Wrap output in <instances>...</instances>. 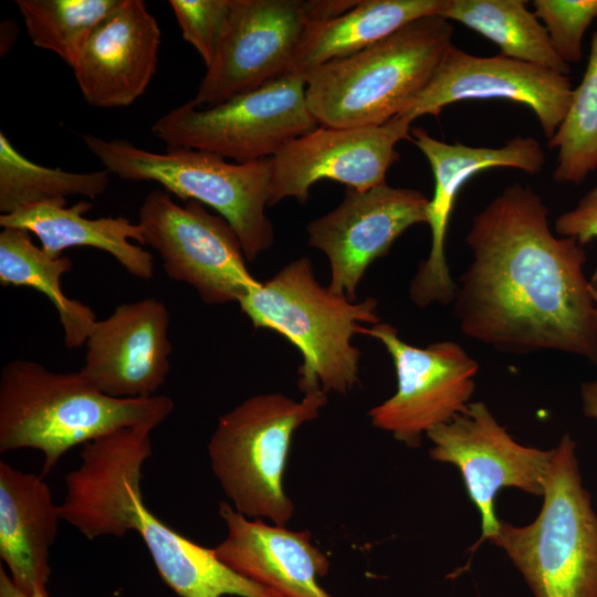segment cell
Here are the masks:
<instances>
[{
	"label": "cell",
	"mask_w": 597,
	"mask_h": 597,
	"mask_svg": "<svg viewBox=\"0 0 597 597\" xmlns=\"http://www.w3.org/2000/svg\"><path fill=\"white\" fill-rule=\"evenodd\" d=\"M353 0H232L227 32L193 104L217 106L287 76L310 28L353 8Z\"/></svg>",
	"instance_id": "10"
},
{
	"label": "cell",
	"mask_w": 597,
	"mask_h": 597,
	"mask_svg": "<svg viewBox=\"0 0 597 597\" xmlns=\"http://www.w3.org/2000/svg\"><path fill=\"white\" fill-rule=\"evenodd\" d=\"M358 334L385 346L397 377L396 392L368 412L374 427L416 448L422 434L449 422L470 404L480 366L460 344L442 341L412 346L394 326L380 322L359 326Z\"/></svg>",
	"instance_id": "12"
},
{
	"label": "cell",
	"mask_w": 597,
	"mask_h": 597,
	"mask_svg": "<svg viewBox=\"0 0 597 597\" xmlns=\"http://www.w3.org/2000/svg\"><path fill=\"white\" fill-rule=\"evenodd\" d=\"M168 326V310L155 297L118 305L94 324L81 374L114 398L155 396L170 370Z\"/></svg>",
	"instance_id": "18"
},
{
	"label": "cell",
	"mask_w": 597,
	"mask_h": 597,
	"mask_svg": "<svg viewBox=\"0 0 597 597\" xmlns=\"http://www.w3.org/2000/svg\"><path fill=\"white\" fill-rule=\"evenodd\" d=\"M168 3L184 40L210 66L227 32L232 0H169Z\"/></svg>",
	"instance_id": "30"
},
{
	"label": "cell",
	"mask_w": 597,
	"mask_h": 597,
	"mask_svg": "<svg viewBox=\"0 0 597 597\" xmlns=\"http://www.w3.org/2000/svg\"><path fill=\"white\" fill-rule=\"evenodd\" d=\"M450 21L417 19L367 49L306 76V104L325 127H367L396 117L428 84L452 45Z\"/></svg>",
	"instance_id": "5"
},
{
	"label": "cell",
	"mask_w": 597,
	"mask_h": 597,
	"mask_svg": "<svg viewBox=\"0 0 597 597\" xmlns=\"http://www.w3.org/2000/svg\"><path fill=\"white\" fill-rule=\"evenodd\" d=\"M523 0H446L438 15L459 22L495 43L501 55L568 75L570 65Z\"/></svg>",
	"instance_id": "24"
},
{
	"label": "cell",
	"mask_w": 597,
	"mask_h": 597,
	"mask_svg": "<svg viewBox=\"0 0 597 597\" xmlns=\"http://www.w3.org/2000/svg\"><path fill=\"white\" fill-rule=\"evenodd\" d=\"M532 6L558 56L568 65L580 62L584 34L597 18V0H534Z\"/></svg>",
	"instance_id": "29"
},
{
	"label": "cell",
	"mask_w": 597,
	"mask_h": 597,
	"mask_svg": "<svg viewBox=\"0 0 597 597\" xmlns=\"http://www.w3.org/2000/svg\"><path fill=\"white\" fill-rule=\"evenodd\" d=\"M306 81L287 75L217 106L192 100L151 126L167 147L198 149L234 163L271 158L291 140L315 129L305 97Z\"/></svg>",
	"instance_id": "9"
},
{
	"label": "cell",
	"mask_w": 597,
	"mask_h": 597,
	"mask_svg": "<svg viewBox=\"0 0 597 597\" xmlns=\"http://www.w3.org/2000/svg\"><path fill=\"white\" fill-rule=\"evenodd\" d=\"M109 182L104 170L71 172L29 160L0 133V211L8 214L22 206L39 202H67L69 196L96 198Z\"/></svg>",
	"instance_id": "26"
},
{
	"label": "cell",
	"mask_w": 597,
	"mask_h": 597,
	"mask_svg": "<svg viewBox=\"0 0 597 597\" xmlns=\"http://www.w3.org/2000/svg\"><path fill=\"white\" fill-rule=\"evenodd\" d=\"M325 404L322 389L304 394L300 401L280 392L260 394L219 418L208 455L235 511L286 526L294 513L283 488L292 438Z\"/></svg>",
	"instance_id": "8"
},
{
	"label": "cell",
	"mask_w": 597,
	"mask_h": 597,
	"mask_svg": "<svg viewBox=\"0 0 597 597\" xmlns=\"http://www.w3.org/2000/svg\"><path fill=\"white\" fill-rule=\"evenodd\" d=\"M429 198L417 189L387 184L365 191L347 189L343 201L307 227V243L329 262L328 287L356 301L367 268L385 256L410 227L427 223Z\"/></svg>",
	"instance_id": "17"
},
{
	"label": "cell",
	"mask_w": 597,
	"mask_h": 597,
	"mask_svg": "<svg viewBox=\"0 0 597 597\" xmlns=\"http://www.w3.org/2000/svg\"><path fill=\"white\" fill-rule=\"evenodd\" d=\"M433 443L432 460L455 465L481 516L483 540L499 530L495 498L503 488L543 496L554 449L516 442L482 401L470 402L449 422L426 434Z\"/></svg>",
	"instance_id": "13"
},
{
	"label": "cell",
	"mask_w": 597,
	"mask_h": 597,
	"mask_svg": "<svg viewBox=\"0 0 597 597\" xmlns=\"http://www.w3.org/2000/svg\"><path fill=\"white\" fill-rule=\"evenodd\" d=\"M238 303L255 328L275 331L300 350L302 392L346 394L358 383L360 350L353 337L362 323H379L375 298L350 301L322 286L304 256L249 289Z\"/></svg>",
	"instance_id": "4"
},
{
	"label": "cell",
	"mask_w": 597,
	"mask_h": 597,
	"mask_svg": "<svg viewBox=\"0 0 597 597\" xmlns=\"http://www.w3.org/2000/svg\"><path fill=\"white\" fill-rule=\"evenodd\" d=\"M172 410L167 396L114 398L81 371L54 373L36 362L14 359L0 376V452L42 451L44 478L71 448L126 427H157Z\"/></svg>",
	"instance_id": "3"
},
{
	"label": "cell",
	"mask_w": 597,
	"mask_h": 597,
	"mask_svg": "<svg viewBox=\"0 0 597 597\" xmlns=\"http://www.w3.org/2000/svg\"><path fill=\"white\" fill-rule=\"evenodd\" d=\"M548 148L557 149L556 182L579 185L597 169V30L583 78L573 90L568 112Z\"/></svg>",
	"instance_id": "28"
},
{
	"label": "cell",
	"mask_w": 597,
	"mask_h": 597,
	"mask_svg": "<svg viewBox=\"0 0 597 597\" xmlns=\"http://www.w3.org/2000/svg\"><path fill=\"white\" fill-rule=\"evenodd\" d=\"M92 208L88 201H52L30 203L15 211L1 214L2 228L24 229L36 235L41 249L51 258L62 256L65 249L91 247L112 254L132 275L150 280L154 275L151 254L145 244L138 223L125 217L88 219L84 216Z\"/></svg>",
	"instance_id": "22"
},
{
	"label": "cell",
	"mask_w": 597,
	"mask_h": 597,
	"mask_svg": "<svg viewBox=\"0 0 597 597\" xmlns=\"http://www.w3.org/2000/svg\"><path fill=\"white\" fill-rule=\"evenodd\" d=\"M465 242L472 260L452 302L465 337L503 353L554 350L597 364L586 251L553 232L548 208L530 186L515 182L491 200Z\"/></svg>",
	"instance_id": "1"
},
{
	"label": "cell",
	"mask_w": 597,
	"mask_h": 597,
	"mask_svg": "<svg viewBox=\"0 0 597 597\" xmlns=\"http://www.w3.org/2000/svg\"><path fill=\"white\" fill-rule=\"evenodd\" d=\"M30 234L18 228H3L0 232V284L29 286L43 293L57 312L65 346L80 347L97 320L88 305L62 292L61 277L72 270V260L49 256Z\"/></svg>",
	"instance_id": "25"
},
{
	"label": "cell",
	"mask_w": 597,
	"mask_h": 597,
	"mask_svg": "<svg viewBox=\"0 0 597 597\" xmlns=\"http://www.w3.org/2000/svg\"><path fill=\"white\" fill-rule=\"evenodd\" d=\"M122 0H15L31 42L73 67L94 29Z\"/></svg>",
	"instance_id": "27"
},
{
	"label": "cell",
	"mask_w": 597,
	"mask_h": 597,
	"mask_svg": "<svg viewBox=\"0 0 597 597\" xmlns=\"http://www.w3.org/2000/svg\"><path fill=\"white\" fill-rule=\"evenodd\" d=\"M410 135L431 167L434 188L427 208L430 251L410 282L409 297L419 307L434 303L448 305L453 302L457 284L446 258V235L461 188L473 176L490 168L509 167L538 174L546 154L540 142L528 136H516L500 147H484L449 144L422 128L411 129Z\"/></svg>",
	"instance_id": "16"
},
{
	"label": "cell",
	"mask_w": 597,
	"mask_h": 597,
	"mask_svg": "<svg viewBox=\"0 0 597 597\" xmlns=\"http://www.w3.org/2000/svg\"><path fill=\"white\" fill-rule=\"evenodd\" d=\"M156 427H126L83 444L81 464L65 476L62 520L88 540L136 531L164 583L179 597H279L239 575L208 548L181 535L144 503L143 464Z\"/></svg>",
	"instance_id": "2"
},
{
	"label": "cell",
	"mask_w": 597,
	"mask_h": 597,
	"mask_svg": "<svg viewBox=\"0 0 597 597\" xmlns=\"http://www.w3.org/2000/svg\"><path fill=\"white\" fill-rule=\"evenodd\" d=\"M160 29L142 0H122L94 29L73 72L85 102L125 107L142 96L158 60Z\"/></svg>",
	"instance_id": "19"
},
{
	"label": "cell",
	"mask_w": 597,
	"mask_h": 597,
	"mask_svg": "<svg viewBox=\"0 0 597 597\" xmlns=\"http://www.w3.org/2000/svg\"><path fill=\"white\" fill-rule=\"evenodd\" d=\"M490 541L535 597H597V513L568 433L554 449L537 517L525 526L500 522Z\"/></svg>",
	"instance_id": "6"
},
{
	"label": "cell",
	"mask_w": 597,
	"mask_h": 597,
	"mask_svg": "<svg viewBox=\"0 0 597 597\" xmlns=\"http://www.w3.org/2000/svg\"><path fill=\"white\" fill-rule=\"evenodd\" d=\"M83 140L109 174L130 181H155L185 201L216 210L235 231L247 260L253 261L273 244V226L265 213L270 158L240 164L198 149L167 147L165 153H154L95 135H84Z\"/></svg>",
	"instance_id": "7"
},
{
	"label": "cell",
	"mask_w": 597,
	"mask_h": 597,
	"mask_svg": "<svg viewBox=\"0 0 597 597\" xmlns=\"http://www.w3.org/2000/svg\"><path fill=\"white\" fill-rule=\"evenodd\" d=\"M411 123L394 117L379 126L325 127L291 140L270 158L269 206L292 197L301 203L322 179L365 191L386 184V174L399 159L396 145L410 138Z\"/></svg>",
	"instance_id": "15"
},
{
	"label": "cell",
	"mask_w": 597,
	"mask_h": 597,
	"mask_svg": "<svg viewBox=\"0 0 597 597\" xmlns=\"http://www.w3.org/2000/svg\"><path fill=\"white\" fill-rule=\"evenodd\" d=\"M446 0H359L346 12L313 24L289 75L305 78L314 69L354 55L410 22L439 14Z\"/></svg>",
	"instance_id": "23"
},
{
	"label": "cell",
	"mask_w": 597,
	"mask_h": 597,
	"mask_svg": "<svg viewBox=\"0 0 597 597\" xmlns=\"http://www.w3.org/2000/svg\"><path fill=\"white\" fill-rule=\"evenodd\" d=\"M137 223L168 277L190 285L206 304L238 302L261 282L249 272L232 227L198 201L181 207L166 190H153L140 206Z\"/></svg>",
	"instance_id": "11"
},
{
	"label": "cell",
	"mask_w": 597,
	"mask_h": 597,
	"mask_svg": "<svg viewBox=\"0 0 597 597\" xmlns=\"http://www.w3.org/2000/svg\"><path fill=\"white\" fill-rule=\"evenodd\" d=\"M218 512L227 536L213 551L229 568L279 597H333L318 583L329 570V559L307 530L249 520L224 501Z\"/></svg>",
	"instance_id": "20"
},
{
	"label": "cell",
	"mask_w": 597,
	"mask_h": 597,
	"mask_svg": "<svg viewBox=\"0 0 597 597\" xmlns=\"http://www.w3.org/2000/svg\"><path fill=\"white\" fill-rule=\"evenodd\" d=\"M0 597H50L40 593L28 595L18 589L11 580L9 574L0 566Z\"/></svg>",
	"instance_id": "33"
},
{
	"label": "cell",
	"mask_w": 597,
	"mask_h": 597,
	"mask_svg": "<svg viewBox=\"0 0 597 597\" xmlns=\"http://www.w3.org/2000/svg\"><path fill=\"white\" fill-rule=\"evenodd\" d=\"M589 289L597 310V268L589 279Z\"/></svg>",
	"instance_id": "34"
},
{
	"label": "cell",
	"mask_w": 597,
	"mask_h": 597,
	"mask_svg": "<svg viewBox=\"0 0 597 597\" xmlns=\"http://www.w3.org/2000/svg\"><path fill=\"white\" fill-rule=\"evenodd\" d=\"M554 230L557 235L575 239L583 247L597 239V186L589 189L574 208L556 218Z\"/></svg>",
	"instance_id": "31"
},
{
	"label": "cell",
	"mask_w": 597,
	"mask_h": 597,
	"mask_svg": "<svg viewBox=\"0 0 597 597\" xmlns=\"http://www.w3.org/2000/svg\"><path fill=\"white\" fill-rule=\"evenodd\" d=\"M61 520L42 475L0 461V557L24 594L49 596L50 549Z\"/></svg>",
	"instance_id": "21"
},
{
	"label": "cell",
	"mask_w": 597,
	"mask_h": 597,
	"mask_svg": "<svg viewBox=\"0 0 597 597\" xmlns=\"http://www.w3.org/2000/svg\"><path fill=\"white\" fill-rule=\"evenodd\" d=\"M580 399L584 415L597 421V379L582 384Z\"/></svg>",
	"instance_id": "32"
},
{
	"label": "cell",
	"mask_w": 597,
	"mask_h": 597,
	"mask_svg": "<svg viewBox=\"0 0 597 597\" xmlns=\"http://www.w3.org/2000/svg\"><path fill=\"white\" fill-rule=\"evenodd\" d=\"M568 75L501 54L476 56L448 49L428 84L396 116L412 123L439 116L447 105L469 100H505L535 114L548 140L563 123L573 96Z\"/></svg>",
	"instance_id": "14"
}]
</instances>
